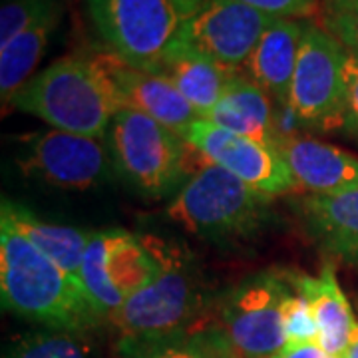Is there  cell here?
<instances>
[{
	"label": "cell",
	"mask_w": 358,
	"mask_h": 358,
	"mask_svg": "<svg viewBox=\"0 0 358 358\" xmlns=\"http://www.w3.org/2000/svg\"><path fill=\"white\" fill-rule=\"evenodd\" d=\"M52 14H62L60 0H4L0 8V46Z\"/></svg>",
	"instance_id": "cb8c5ba5"
},
{
	"label": "cell",
	"mask_w": 358,
	"mask_h": 358,
	"mask_svg": "<svg viewBox=\"0 0 358 358\" xmlns=\"http://www.w3.org/2000/svg\"><path fill=\"white\" fill-rule=\"evenodd\" d=\"M205 120L245 138L279 145L273 100L247 74L231 78L221 100Z\"/></svg>",
	"instance_id": "ac0fdd59"
},
{
	"label": "cell",
	"mask_w": 358,
	"mask_h": 358,
	"mask_svg": "<svg viewBox=\"0 0 358 358\" xmlns=\"http://www.w3.org/2000/svg\"><path fill=\"white\" fill-rule=\"evenodd\" d=\"M108 148L115 171L145 197L159 199L181 189L189 176L187 152L192 145L173 129L150 115L124 108L108 131Z\"/></svg>",
	"instance_id": "8992f818"
},
{
	"label": "cell",
	"mask_w": 358,
	"mask_h": 358,
	"mask_svg": "<svg viewBox=\"0 0 358 358\" xmlns=\"http://www.w3.org/2000/svg\"><path fill=\"white\" fill-rule=\"evenodd\" d=\"M0 296L4 310L54 331L88 333L103 322L82 282L2 221Z\"/></svg>",
	"instance_id": "6da1fadb"
},
{
	"label": "cell",
	"mask_w": 358,
	"mask_h": 358,
	"mask_svg": "<svg viewBox=\"0 0 358 358\" xmlns=\"http://www.w3.org/2000/svg\"><path fill=\"white\" fill-rule=\"evenodd\" d=\"M271 358H331L319 343H310V345H299V346H285L279 355Z\"/></svg>",
	"instance_id": "f1b7e54d"
},
{
	"label": "cell",
	"mask_w": 358,
	"mask_h": 358,
	"mask_svg": "<svg viewBox=\"0 0 358 358\" xmlns=\"http://www.w3.org/2000/svg\"><path fill=\"white\" fill-rule=\"evenodd\" d=\"M92 24L110 52L154 70L207 0H86Z\"/></svg>",
	"instance_id": "5b68a950"
},
{
	"label": "cell",
	"mask_w": 358,
	"mask_h": 358,
	"mask_svg": "<svg viewBox=\"0 0 358 358\" xmlns=\"http://www.w3.org/2000/svg\"><path fill=\"white\" fill-rule=\"evenodd\" d=\"M281 319L287 346L319 343V327L315 322L313 310L308 307L305 294L299 293L296 289L285 296L281 305Z\"/></svg>",
	"instance_id": "d4e9b609"
},
{
	"label": "cell",
	"mask_w": 358,
	"mask_h": 358,
	"mask_svg": "<svg viewBox=\"0 0 358 358\" xmlns=\"http://www.w3.org/2000/svg\"><path fill=\"white\" fill-rule=\"evenodd\" d=\"M183 140L209 164L223 167L247 187L268 199L291 192L296 185L277 145L233 134L203 117L189 126Z\"/></svg>",
	"instance_id": "30bf717a"
},
{
	"label": "cell",
	"mask_w": 358,
	"mask_h": 358,
	"mask_svg": "<svg viewBox=\"0 0 358 358\" xmlns=\"http://www.w3.org/2000/svg\"><path fill=\"white\" fill-rule=\"evenodd\" d=\"M279 152L293 173L296 187L310 195H334L358 187V157L315 138L279 141Z\"/></svg>",
	"instance_id": "5bb4252c"
},
{
	"label": "cell",
	"mask_w": 358,
	"mask_h": 358,
	"mask_svg": "<svg viewBox=\"0 0 358 358\" xmlns=\"http://www.w3.org/2000/svg\"><path fill=\"white\" fill-rule=\"evenodd\" d=\"M162 261L154 237H138L124 229L94 231L80 265V282L90 303L110 320L129 296L159 273Z\"/></svg>",
	"instance_id": "52a82bcc"
},
{
	"label": "cell",
	"mask_w": 358,
	"mask_h": 358,
	"mask_svg": "<svg viewBox=\"0 0 358 358\" xmlns=\"http://www.w3.org/2000/svg\"><path fill=\"white\" fill-rule=\"evenodd\" d=\"M0 221L8 223L14 231H18L26 237L38 251L62 267L70 275L80 281V265L86 251V245L92 239L94 231L78 229L72 225H58L48 223L44 219L36 217L24 205L14 203L8 199H2Z\"/></svg>",
	"instance_id": "d6986e66"
},
{
	"label": "cell",
	"mask_w": 358,
	"mask_h": 358,
	"mask_svg": "<svg viewBox=\"0 0 358 358\" xmlns=\"http://www.w3.org/2000/svg\"><path fill=\"white\" fill-rule=\"evenodd\" d=\"M271 22L273 16L239 0H207L183 28L173 48L199 54L239 72Z\"/></svg>",
	"instance_id": "8fae6325"
},
{
	"label": "cell",
	"mask_w": 358,
	"mask_h": 358,
	"mask_svg": "<svg viewBox=\"0 0 358 358\" xmlns=\"http://www.w3.org/2000/svg\"><path fill=\"white\" fill-rule=\"evenodd\" d=\"M96 60L112 80L122 108L154 117L181 138L192 124L201 120L166 76L128 64L114 52L96 54Z\"/></svg>",
	"instance_id": "4fadbf2b"
},
{
	"label": "cell",
	"mask_w": 358,
	"mask_h": 358,
	"mask_svg": "<svg viewBox=\"0 0 358 358\" xmlns=\"http://www.w3.org/2000/svg\"><path fill=\"white\" fill-rule=\"evenodd\" d=\"M343 358H358V322L357 329H355V334H352V341H350V345L346 348V352L343 355Z\"/></svg>",
	"instance_id": "4dcf8cb0"
},
{
	"label": "cell",
	"mask_w": 358,
	"mask_h": 358,
	"mask_svg": "<svg viewBox=\"0 0 358 358\" xmlns=\"http://www.w3.org/2000/svg\"><path fill=\"white\" fill-rule=\"evenodd\" d=\"M345 58L346 48L331 32L305 22L287 100L303 128L333 131L345 126Z\"/></svg>",
	"instance_id": "9c48e42d"
},
{
	"label": "cell",
	"mask_w": 358,
	"mask_h": 358,
	"mask_svg": "<svg viewBox=\"0 0 358 358\" xmlns=\"http://www.w3.org/2000/svg\"><path fill=\"white\" fill-rule=\"evenodd\" d=\"M293 285L299 293L305 294L319 327V346L329 357L343 358L352 341L358 320L346 299L345 291L336 281L333 263L320 267L319 277L293 275Z\"/></svg>",
	"instance_id": "2e32d148"
},
{
	"label": "cell",
	"mask_w": 358,
	"mask_h": 358,
	"mask_svg": "<svg viewBox=\"0 0 358 358\" xmlns=\"http://www.w3.org/2000/svg\"><path fill=\"white\" fill-rule=\"evenodd\" d=\"M20 167L56 187L88 189L110 178L114 162L108 141L52 129L28 138Z\"/></svg>",
	"instance_id": "7c38bea8"
},
{
	"label": "cell",
	"mask_w": 358,
	"mask_h": 358,
	"mask_svg": "<svg viewBox=\"0 0 358 358\" xmlns=\"http://www.w3.org/2000/svg\"><path fill=\"white\" fill-rule=\"evenodd\" d=\"M293 289V275L261 271L219 296L217 327L241 358H271L287 346L281 305Z\"/></svg>",
	"instance_id": "ba28073f"
},
{
	"label": "cell",
	"mask_w": 358,
	"mask_h": 358,
	"mask_svg": "<svg viewBox=\"0 0 358 358\" xmlns=\"http://www.w3.org/2000/svg\"><path fill=\"white\" fill-rule=\"evenodd\" d=\"M120 358H241L229 338L213 327H192L140 345L117 346Z\"/></svg>",
	"instance_id": "44dd1931"
},
{
	"label": "cell",
	"mask_w": 358,
	"mask_h": 358,
	"mask_svg": "<svg viewBox=\"0 0 358 358\" xmlns=\"http://www.w3.org/2000/svg\"><path fill=\"white\" fill-rule=\"evenodd\" d=\"M322 28L345 48H358V4L343 10L322 13Z\"/></svg>",
	"instance_id": "4316f807"
},
{
	"label": "cell",
	"mask_w": 358,
	"mask_h": 358,
	"mask_svg": "<svg viewBox=\"0 0 358 358\" xmlns=\"http://www.w3.org/2000/svg\"><path fill=\"white\" fill-rule=\"evenodd\" d=\"M296 211L322 251L358 265V187L334 195H307L296 203Z\"/></svg>",
	"instance_id": "9a60e30c"
},
{
	"label": "cell",
	"mask_w": 358,
	"mask_h": 358,
	"mask_svg": "<svg viewBox=\"0 0 358 358\" xmlns=\"http://www.w3.org/2000/svg\"><path fill=\"white\" fill-rule=\"evenodd\" d=\"M322 4V13H331V10H343L352 4H358V0H320Z\"/></svg>",
	"instance_id": "f546056e"
},
{
	"label": "cell",
	"mask_w": 358,
	"mask_h": 358,
	"mask_svg": "<svg viewBox=\"0 0 358 358\" xmlns=\"http://www.w3.org/2000/svg\"><path fill=\"white\" fill-rule=\"evenodd\" d=\"M4 358H92L86 333L44 329L22 336Z\"/></svg>",
	"instance_id": "603a6c76"
},
{
	"label": "cell",
	"mask_w": 358,
	"mask_h": 358,
	"mask_svg": "<svg viewBox=\"0 0 358 358\" xmlns=\"http://www.w3.org/2000/svg\"><path fill=\"white\" fill-rule=\"evenodd\" d=\"M58 20L60 14H52L14 36L8 44L0 46V94L4 106L13 102L14 94L32 78L30 74L48 48Z\"/></svg>",
	"instance_id": "7402d4cb"
},
{
	"label": "cell",
	"mask_w": 358,
	"mask_h": 358,
	"mask_svg": "<svg viewBox=\"0 0 358 358\" xmlns=\"http://www.w3.org/2000/svg\"><path fill=\"white\" fill-rule=\"evenodd\" d=\"M159 273L110 317L117 346L140 345L195 327L205 308L201 273L183 249L154 239Z\"/></svg>",
	"instance_id": "3957f363"
},
{
	"label": "cell",
	"mask_w": 358,
	"mask_h": 358,
	"mask_svg": "<svg viewBox=\"0 0 358 358\" xmlns=\"http://www.w3.org/2000/svg\"><path fill=\"white\" fill-rule=\"evenodd\" d=\"M152 72L166 76L203 120L217 106L231 78L239 74L205 56L179 48L167 52Z\"/></svg>",
	"instance_id": "ffe728a7"
},
{
	"label": "cell",
	"mask_w": 358,
	"mask_h": 358,
	"mask_svg": "<svg viewBox=\"0 0 358 358\" xmlns=\"http://www.w3.org/2000/svg\"><path fill=\"white\" fill-rule=\"evenodd\" d=\"M14 108L68 134L106 140L122 108L112 80L92 58L64 56L40 70L14 94Z\"/></svg>",
	"instance_id": "7a4b0ae2"
},
{
	"label": "cell",
	"mask_w": 358,
	"mask_h": 358,
	"mask_svg": "<svg viewBox=\"0 0 358 358\" xmlns=\"http://www.w3.org/2000/svg\"><path fill=\"white\" fill-rule=\"evenodd\" d=\"M345 100H343V117L346 134L358 138V48H346L345 68Z\"/></svg>",
	"instance_id": "484cf974"
},
{
	"label": "cell",
	"mask_w": 358,
	"mask_h": 358,
	"mask_svg": "<svg viewBox=\"0 0 358 358\" xmlns=\"http://www.w3.org/2000/svg\"><path fill=\"white\" fill-rule=\"evenodd\" d=\"M259 13L273 18H293V16H310L317 13L320 0H239Z\"/></svg>",
	"instance_id": "83f0119b"
},
{
	"label": "cell",
	"mask_w": 358,
	"mask_h": 358,
	"mask_svg": "<svg viewBox=\"0 0 358 358\" xmlns=\"http://www.w3.org/2000/svg\"><path fill=\"white\" fill-rule=\"evenodd\" d=\"M303 26L305 22H296L293 18H273L245 64L247 76L277 103L289 100Z\"/></svg>",
	"instance_id": "e0dca14e"
},
{
	"label": "cell",
	"mask_w": 358,
	"mask_h": 358,
	"mask_svg": "<svg viewBox=\"0 0 358 358\" xmlns=\"http://www.w3.org/2000/svg\"><path fill=\"white\" fill-rule=\"evenodd\" d=\"M268 197L215 164L189 176L167 207V217L213 243L235 241L261 229L268 219Z\"/></svg>",
	"instance_id": "277c9868"
}]
</instances>
